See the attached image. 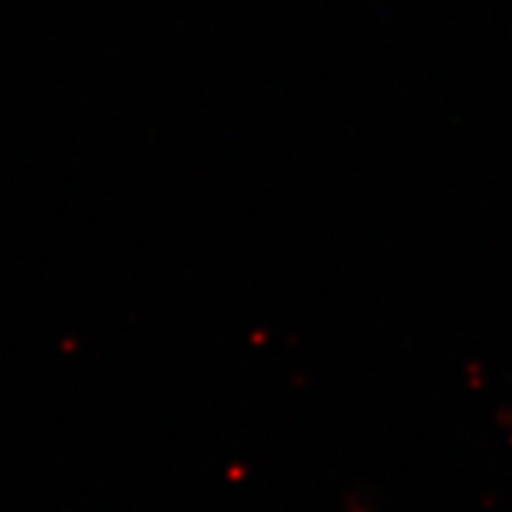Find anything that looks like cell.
<instances>
[{
    "label": "cell",
    "mask_w": 512,
    "mask_h": 512,
    "mask_svg": "<svg viewBox=\"0 0 512 512\" xmlns=\"http://www.w3.org/2000/svg\"><path fill=\"white\" fill-rule=\"evenodd\" d=\"M501 427H504V436H507V444H510V450H512V404L507 407L504 419H501Z\"/></svg>",
    "instance_id": "obj_1"
}]
</instances>
